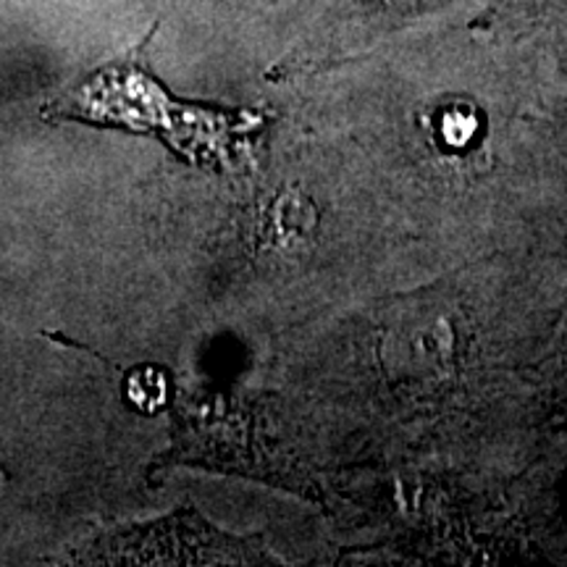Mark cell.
<instances>
[{
    "instance_id": "obj_2",
    "label": "cell",
    "mask_w": 567,
    "mask_h": 567,
    "mask_svg": "<svg viewBox=\"0 0 567 567\" xmlns=\"http://www.w3.org/2000/svg\"><path fill=\"white\" fill-rule=\"evenodd\" d=\"M130 400L145 413H155L163 405V379L155 368L130 375Z\"/></svg>"
},
{
    "instance_id": "obj_1",
    "label": "cell",
    "mask_w": 567,
    "mask_h": 567,
    "mask_svg": "<svg viewBox=\"0 0 567 567\" xmlns=\"http://www.w3.org/2000/svg\"><path fill=\"white\" fill-rule=\"evenodd\" d=\"M439 126H442L446 145L465 147L478 132V113L471 103H452L439 116Z\"/></svg>"
}]
</instances>
